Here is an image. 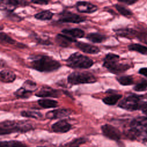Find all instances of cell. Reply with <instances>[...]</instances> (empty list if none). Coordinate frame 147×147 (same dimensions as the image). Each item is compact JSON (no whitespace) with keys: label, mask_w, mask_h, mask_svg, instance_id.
I'll return each mask as SVG.
<instances>
[{"label":"cell","mask_w":147,"mask_h":147,"mask_svg":"<svg viewBox=\"0 0 147 147\" xmlns=\"http://www.w3.org/2000/svg\"><path fill=\"white\" fill-rule=\"evenodd\" d=\"M86 139L84 138H75L71 141L65 144L63 147H79L80 145L85 143Z\"/></svg>","instance_id":"83f0119b"},{"label":"cell","mask_w":147,"mask_h":147,"mask_svg":"<svg viewBox=\"0 0 147 147\" xmlns=\"http://www.w3.org/2000/svg\"><path fill=\"white\" fill-rule=\"evenodd\" d=\"M129 51H136L142 55H147V47L144 46L140 44H131L128 45Z\"/></svg>","instance_id":"cb8c5ba5"},{"label":"cell","mask_w":147,"mask_h":147,"mask_svg":"<svg viewBox=\"0 0 147 147\" xmlns=\"http://www.w3.org/2000/svg\"><path fill=\"white\" fill-rule=\"evenodd\" d=\"M67 65L74 69H87L92 66L93 61L88 57L75 52L70 55L66 60Z\"/></svg>","instance_id":"5b68a950"},{"label":"cell","mask_w":147,"mask_h":147,"mask_svg":"<svg viewBox=\"0 0 147 147\" xmlns=\"http://www.w3.org/2000/svg\"><path fill=\"white\" fill-rule=\"evenodd\" d=\"M119 61L120 57L118 55L109 53L103 59V66L114 74L124 72L130 68L129 64L121 63Z\"/></svg>","instance_id":"7a4b0ae2"},{"label":"cell","mask_w":147,"mask_h":147,"mask_svg":"<svg viewBox=\"0 0 147 147\" xmlns=\"http://www.w3.org/2000/svg\"><path fill=\"white\" fill-rule=\"evenodd\" d=\"M21 116L26 118H32L34 119H39L42 117V114L38 111L25 110L21 112Z\"/></svg>","instance_id":"484cf974"},{"label":"cell","mask_w":147,"mask_h":147,"mask_svg":"<svg viewBox=\"0 0 147 147\" xmlns=\"http://www.w3.org/2000/svg\"><path fill=\"white\" fill-rule=\"evenodd\" d=\"M117 80L122 86H129L134 84L133 78L131 76H122L117 78Z\"/></svg>","instance_id":"4316f807"},{"label":"cell","mask_w":147,"mask_h":147,"mask_svg":"<svg viewBox=\"0 0 147 147\" xmlns=\"http://www.w3.org/2000/svg\"><path fill=\"white\" fill-rule=\"evenodd\" d=\"M71 113L72 111L70 110L65 109H60L47 112L45 114V117L47 118L50 119H59L68 117L71 114Z\"/></svg>","instance_id":"7c38bea8"},{"label":"cell","mask_w":147,"mask_h":147,"mask_svg":"<svg viewBox=\"0 0 147 147\" xmlns=\"http://www.w3.org/2000/svg\"><path fill=\"white\" fill-rule=\"evenodd\" d=\"M76 10L79 13H92L98 10V7L90 2L86 1H79L76 3Z\"/></svg>","instance_id":"8fae6325"},{"label":"cell","mask_w":147,"mask_h":147,"mask_svg":"<svg viewBox=\"0 0 147 147\" xmlns=\"http://www.w3.org/2000/svg\"><path fill=\"white\" fill-rule=\"evenodd\" d=\"M27 5L26 1L16 0H0V9L5 10L8 12H12L14 9L20 6H25Z\"/></svg>","instance_id":"9c48e42d"},{"label":"cell","mask_w":147,"mask_h":147,"mask_svg":"<svg viewBox=\"0 0 147 147\" xmlns=\"http://www.w3.org/2000/svg\"><path fill=\"white\" fill-rule=\"evenodd\" d=\"M119 2H122V3H126L127 5H132L134 3H136L137 1H132V0H126V1H119Z\"/></svg>","instance_id":"f35d334b"},{"label":"cell","mask_w":147,"mask_h":147,"mask_svg":"<svg viewBox=\"0 0 147 147\" xmlns=\"http://www.w3.org/2000/svg\"><path fill=\"white\" fill-rule=\"evenodd\" d=\"M130 127L139 129L142 131L147 127V117L141 116L134 118L130 122Z\"/></svg>","instance_id":"2e32d148"},{"label":"cell","mask_w":147,"mask_h":147,"mask_svg":"<svg viewBox=\"0 0 147 147\" xmlns=\"http://www.w3.org/2000/svg\"><path fill=\"white\" fill-rule=\"evenodd\" d=\"M33 92L26 90L22 87L18 89L14 93V95L19 98H28L31 96Z\"/></svg>","instance_id":"f1b7e54d"},{"label":"cell","mask_w":147,"mask_h":147,"mask_svg":"<svg viewBox=\"0 0 147 147\" xmlns=\"http://www.w3.org/2000/svg\"><path fill=\"white\" fill-rule=\"evenodd\" d=\"M115 7L116 8V9L117 10V11L122 16H129L132 15V12L129 10L128 9L126 8L125 7H124L122 5H121L119 4H116L115 5Z\"/></svg>","instance_id":"d6a6232c"},{"label":"cell","mask_w":147,"mask_h":147,"mask_svg":"<svg viewBox=\"0 0 147 147\" xmlns=\"http://www.w3.org/2000/svg\"><path fill=\"white\" fill-rule=\"evenodd\" d=\"M33 129L32 126L25 121H4L0 125V136L13 133H24Z\"/></svg>","instance_id":"3957f363"},{"label":"cell","mask_w":147,"mask_h":147,"mask_svg":"<svg viewBox=\"0 0 147 147\" xmlns=\"http://www.w3.org/2000/svg\"><path fill=\"white\" fill-rule=\"evenodd\" d=\"M15 42L16 41L7 34L3 32H0V43L14 44Z\"/></svg>","instance_id":"1f68e13d"},{"label":"cell","mask_w":147,"mask_h":147,"mask_svg":"<svg viewBox=\"0 0 147 147\" xmlns=\"http://www.w3.org/2000/svg\"><path fill=\"white\" fill-rule=\"evenodd\" d=\"M117 34L119 36L127 37V38H132L131 37L133 36L136 34V32L133 30L132 29H121L117 30Z\"/></svg>","instance_id":"f546056e"},{"label":"cell","mask_w":147,"mask_h":147,"mask_svg":"<svg viewBox=\"0 0 147 147\" xmlns=\"http://www.w3.org/2000/svg\"><path fill=\"white\" fill-rule=\"evenodd\" d=\"M147 88V79H142L134 87L133 89L136 91H143Z\"/></svg>","instance_id":"836d02e7"},{"label":"cell","mask_w":147,"mask_h":147,"mask_svg":"<svg viewBox=\"0 0 147 147\" xmlns=\"http://www.w3.org/2000/svg\"><path fill=\"white\" fill-rule=\"evenodd\" d=\"M142 97L136 94H131L121 100L118 106L128 111L141 110L142 111L147 107V102L142 100Z\"/></svg>","instance_id":"277c9868"},{"label":"cell","mask_w":147,"mask_h":147,"mask_svg":"<svg viewBox=\"0 0 147 147\" xmlns=\"http://www.w3.org/2000/svg\"><path fill=\"white\" fill-rule=\"evenodd\" d=\"M101 130L103 134L110 140L118 141L121 138V133L119 130L111 125L105 124L102 125Z\"/></svg>","instance_id":"ba28073f"},{"label":"cell","mask_w":147,"mask_h":147,"mask_svg":"<svg viewBox=\"0 0 147 147\" xmlns=\"http://www.w3.org/2000/svg\"><path fill=\"white\" fill-rule=\"evenodd\" d=\"M122 96L121 94H112L111 95L106 96L102 99V100L103 103H105L106 105L113 106L115 105L118 102V101L122 98Z\"/></svg>","instance_id":"603a6c76"},{"label":"cell","mask_w":147,"mask_h":147,"mask_svg":"<svg viewBox=\"0 0 147 147\" xmlns=\"http://www.w3.org/2000/svg\"><path fill=\"white\" fill-rule=\"evenodd\" d=\"M59 21L61 22L79 24L86 20V18L84 17L66 10H64L60 13L59 14Z\"/></svg>","instance_id":"52a82bcc"},{"label":"cell","mask_w":147,"mask_h":147,"mask_svg":"<svg viewBox=\"0 0 147 147\" xmlns=\"http://www.w3.org/2000/svg\"><path fill=\"white\" fill-rule=\"evenodd\" d=\"M142 111V113H143L144 114H145V115H146V117H147V107H146L145 109H144Z\"/></svg>","instance_id":"ab89813d"},{"label":"cell","mask_w":147,"mask_h":147,"mask_svg":"<svg viewBox=\"0 0 147 147\" xmlns=\"http://www.w3.org/2000/svg\"><path fill=\"white\" fill-rule=\"evenodd\" d=\"M86 38L94 43H100L106 40L107 37L98 33H91L87 35Z\"/></svg>","instance_id":"ffe728a7"},{"label":"cell","mask_w":147,"mask_h":147,"mask_svg":"<svg viewBox=\"0 0 147 147\" xmlns=\"http://www.w3.org/2000/svg\"><path fill=\"white\" fill-rule=\"evenodd\" d=\"M75 45L80 51L88 54H96L100 51L97 47L86 42L78 41L76 42Z\"/></svg>","instance_id":"5bb4252c"},{"label":"cell","mask_w":147,"mask_h":147,"mask_svg":"<svg viewBox=\"0 0 147 147\" xmlns=\"http://www.w3.org/2000/svg\"><path fill=\"white\" fill-rule=\"evenodd\" d=\"M38 104L42 107L45 109L55 108L58 106L57 101L49 99H42L38 100Z\"/></svg>","instance_id":"7402d4cb"},{"label":"cell","mask_w":147,"mask_h":147,"mask_svg":"<svg viewBox=\"0 0 147 147\" xmlns=\"http://www.w3.org/2000/svg\"><path fill=\"white\" fill-rule=\"evenodd\" d=\"M71 129V125L64 119L60 120L53 123L52 126V129L56 133H66Z\"/></svg>","instance_id":"4fadbf2b"},{"label":"cell","mask_w":147,"mask_h":147,"mask_svg":"<svg viewBox=\"0 0 147 147\" xmlns=\"http://www.w3.org/2000/svg\"><path fill=\"white\" fill-rule=\"evenodd\" d=\"M8 14H10V16H8L9 18L11 20L13 21H16V22H19L22 20V18L20 17L19 16H17L16 14H14L13 13H11V12H8Z\"/></svg>","instance_id":"e575fe53"},{"label":"cell","mask_w":147,"mask_h":147,"mask_svg":"<svg viewBox=\"0 0 147 147\" xmlns=\"http://www.w3.org/2000/svg\"><path fill=\"white\" fill-rule=\"evenodd\" d=\"M54 14L50 10H43L34 15V17L39 20H50L53 17Z\"/></svg>","instance_id":"d4e9b609"},{"label":"cell","mask_w":147,"mask_h":147,"mask_svg":"<svg viewBox=\"0 0 147 147\" xmlns=\"http://www.w3.org/2000/svg\"><path fill=\"white\" fill-rule=\"evenodd\" d=\"M62 33L70 38L75 39L76 38H82L84 36V32L79 28L64 29L61 31Z\"/></svg>","instance_id":"9a60e30c"},{"label":"cell","mask_w":147,"mask_h":147,"mask_svg":"<svg viewBox=\"0 0 147 147\" xmlns=\"http://www.w3.org/2000/svg\"><path fill=\"white\" fill-rule=\"evenodd\" d=\"M36 41L37 42L40 44H42V45H49L51 44V42H50L49 40H47V39H43V38H37L36 37Z\"/></svg>","instance_id":"d590c367"},{"label":"cell","mask_w":147,"mask_h":147,"mask_svg":"<svg viewBox=\"0 0 147 147\" xmlns=\"http://www.w3.org/2000/svg\"><path fill=\"white\" fill-rule=\"evenodd\" d=\"M16 75L9 69H3L0 71V80L5 83H12L16 80Z\"/></svg>","instance_id":"e0dca14e"},{"label":"cell","mask_w":147,"mask_h":147,"mask_svg":"<svg viewBox=\"0 0 147 147\" xmlns=\"http://www.w3.org/2000/svg\"><path fill=\"white\" fill-rule=\"evenodd\" d=\"M0 147H28V146L19 141H0Z\"/></svg>","instance_id":"44dd1931"},{"label":"cell","mask_w":147,"mask_h":147,"mask_svg":"<svg viewBox=\"0 0 147 147\" xmlns=\"http://www.w3.org/2000/svg\"><path fill=\"white\" fill-rule=\"evenodd\" d=\"M38 147H45V146H38Z\"/></svg>","instance_id":"60d3db41"},{"label":"cell","mask_w":147,"mask_h":147,"mask_svg":"<svg viewBox=\"0 0 147 147\" xmlns=\"http://www.w3.org/2000/svg\"><path fill=\"white\" fill-rule=\"evenodd\" d=\"M142 131L137 128L130 127L129 129L125 131V136L130 140H136L138 138L140 137L141 136L142 134Z\"/></svg>","instance_id":"d6986e66"},{"label":"cell","mask_w":147,"mask_h":147,"mask_svg":"<svg viewBox=\"0 0 147 147\" xmlns=\"http://www.w3.org/2000/svg\"><path fill=\"white\" fill-rule=\"evenodd\" d=\"M56 42L61 47H68L72 42L76 41L75 39L70 38L64 34H58L55 38Z\"/></svg>","instance_id":"ac0fdd59"},{"label":"cell","mask_w":147,"mask_h":147,"mask_svg":"<svg viewBox=\"0 0 147 147\" xmlns=\"http://www.w3.org/2000/svg\"><path fill=\"white\" fill-rule=\"evenodd\" d=\"M67 80L69 83L76 85L84 83H94L96 82V78L89 72H74L68 75Z\"/></svg>","instance_id":"8992f818"},{"label":"cell","mask_w":147,"mask_h":147,"mask_svg":"<svg viewBox=\"0 0 147 147\" xmlns=\"http://www.w3.org/2000/svg\"><path fill=\"white\" fill-rule=\"evenodd\" d=\"M22 87L26 90L33 92L37 89V84L32 80H27L24 83Z\"/></svg>","instance_id":"4dcf8cb0"},{"label":"cell","mask_w":147,"mask_h":147,"mask_svg":"<svg viewBox=\"0 0 147 147\" xmlns=\"http://www.w3.org/2000/svg\"><path fill=\"white\" fill-rule=\"evenodd\" d=\"M138 73L147 78V68H141L138 71Z\"/></svg>","instance_id":"74e56055"},{"label":"cell","mask_w":147,"mask_h":147,"mask_svg":"<svg viewBox=\"0 0 147 147\" xmlns=\"http://www.w3.org/2000/svg\"><path fill=\"white\" fill-rule=\"evenodd\" d=\"M32 2L36 4L39 5H47L49 3V1L45 0H37V1H32Z\"/></svg>","instance_id":"8d00e7d4"},{"label":"cell","mask_w":147,"mask_h":147,"mask_svg":"<svg viewBox=\"0 0 147 147\" xmlns=\"http://www.w3.org/2000/svg\"><path fill=\"white\" fill-rule=\"evenodd\" d=\"M35 95L41 98H58L60 95V92L59 90L53 89L52 87L43 86L35 94Z\"/></svg>","instance_id":"30bf717a"},{"label":"cell","mask_w":147,"mask_h":147,"mask_svg":"<svg viewBox=\"0 0 147 147\" xmlns=\"http://www.w3.org/2000/svg\"><path fill=\"white\" fill-rule=\"evenodd\" d=\"M30 67L33 69L40 72H49L58 69L60 67V63L47 55L32 56Z\"/></svg>","instance_id":"6da1fadb"}]
</instances>
